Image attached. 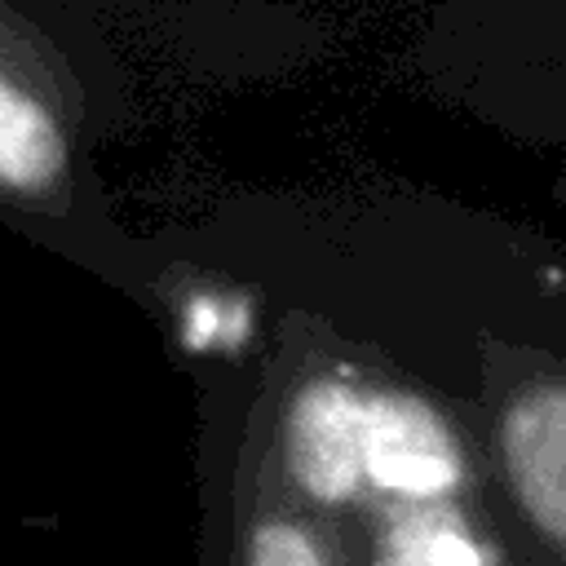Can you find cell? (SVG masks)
<instances>
[{"mask_svg":"<svg viewBox=\"0 0 566 566\" xmlns=\"http://www.w3.org/2000/svg\"><path fill=\"white\" fill-rule=\"evenodd\" d=\"M66 177V137L49 106L0 71V190L44 195Z\"/></svg>","mask_w":566,"mask_h":566,"instance_id":"6","label":"cell"},{"mask_svg":"<svg viewBox=\"0 0 566 566\" xmlns=\"http://www.w3.org/2000/svg\"><path fill=\"white\" fill-rule=\"evenodd\" d=\"M495 469L531 566L566 557V389L557 371L526 376L495 411Z\"/></svg>","mask_w":566,"mask_h":566,"instance_id":"3","label":"cell"},{"mask_svg":"<svg viewBox=\"0 0 566 566\" xmlns=\"http://www.w3.org/2000/svg\"><path fill=\"white\" fill-rule=\"evenodd\" d=\"M363 389L367 380L349 367L310 371L279 411V438L270 469L279 486L310 513L345 526L367 504L363 491Z\"/></svg>","mask_w":566,"mask_h":566,"instance_id":"1","label":"cell"},{"mask_svg":"<svg viewBox=\"0 0 566 566\" xmlns=\"http://www.w3.org/2000/svg\"><path fill=\"white\" fill-rule=\"evenodd\" d=\"M363 491H367V504L469 500L473 455L455 433V424L424 394L402 385H367L363 389Z\"/></svg>","mask_w":566,"mask_h":566,"instance_id":"2","label":"cell"},{"mask_svg":"<svg viewBox=\"0 0 566 566\" xmlns=\"http://www.w3.org/2000/svg\"><path fill=\"white\" fill-rule=\"evenodd\" d=\"M221 566H363L358 535L310 513L279 482H252L234 504Z\"/></svg>","mask_w":566,"mask_h":566,"instance_id":"5","label":"cell"},{"mask_svg":"<svg viewBox=\"0 0 566 566\" xmlns=\"http://www.w3.org/2000/svg\"><path fill=\"white\" fill-rule=\"evenodd\" d=\"M363 566H517L500 531L469 500L438 504H367Z\"/></svg>","mask_w":566,"mask_h":566,"instance_id":"4","label":"cell"},{"mask_svg":"<svg viewBox=\"0 0 566 566\" xmlns=\"http://www.w3.org/2000/svg\"><path fill=\"white\" fill-rule=\"evenodd\" d=\"M252 336V301L230 292H195L181 305V345L203 349H239Z\"/></svg>","mask_w":566,"mask_h":566,"instance_id":"7","label":"cell"}]
</instances>
